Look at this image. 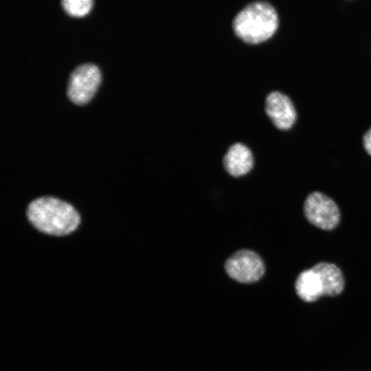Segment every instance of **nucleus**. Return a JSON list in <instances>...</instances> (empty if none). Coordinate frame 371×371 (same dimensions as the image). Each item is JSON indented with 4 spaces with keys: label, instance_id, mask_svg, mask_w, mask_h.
I'll return each instance as SVG.
<instances>
[{
    "label": "nucleus",
    "instance_id": "nucleus-1",
    "mask_svg": "<svg viewBox=\"0 0 371 371\" xmlns=\"http://www.w3.org/2000/svg\"><path fill=\"white\" fill-rule=\"evenodd\" d=\"M27 216L38 231L53 236H65L74 232L80 222L75 208L60 199L44 196L32 201Z\"/></svg>",
    "mask_w": 371,
    "mask_h": 371
},
{
    "label": "nucleus",
    "instance_id": "nucleus-2",
    "mask_svg": "<svg viewBox=\"0 0 371 371\" xmlns=\"http://www.w3.org/2000/svg\"><path fill=\"white\" fill-rule=\"evenodd\" d=\"M278 26V14L267 1H256L245 5L235 16L233 28L238 36L256 43L270 38Z\"/></svg>",
    "mask_w": 371,
    "mask_h": 371
},
{
    "label": "nucleus",
    "instance_id": "nucleus-3",
    "mask_svg": "<svg viewBox=\"0 0 371 371\" xmlns=\"http://www.w3.org/2000/svg\"><path fill=\"white\" fill-rule=\"evenodd\" d=\"M101 73L98 66L85 63L76 67L70 73L66 93L74 104H86L94 95L100 82Z\"/></svg>",
    "mask_w": 371,
    "mask_h": 371
},
{
    "label": "nucleus",
    "instance_id": "nucleus-4",
    "mask_svg": "<svg viewBox=\"0 0 371 371\" xmlns=\"http://www.w3.org/2000/svg\"><path fill=\"white\" fill-rule=\"evenodd\" d=\"M304 214L309 223L324 230L334 229L340 221L337 205L331 198L320 192H313L306 197Z\"/></svg>",
    "mask_w": 371,
    "mask_h": 371
},
{
    "label": "nucleus",
    "instance_id": "nucleus-5",
    "mask_svg": "<svg viewBox=\"0 0 371 371\" xmlns=\"http://www.w3.org/2000/svg\"><path fill=\"white\" fill-rule=\"evenodd\" d=\"M225 270L234 280L252 283L260 280L265 273V265L256 253L242 249L234 254L225 262Z\"/></svg>",
    "mask_w": 371,
    "mask_h": 371
},
{
    "label": "nucleus",
    "instance_id": "nucleus-6",
    "mask_svg": "<svg viewBox=\"0 0 371 371\" xmlns=\"http://www.w3.org/2000/svg\"><path fill=\"white\" fill-rule=\"evenodd\" d=\"M265 111L274 125L282 130L291 128L296 120V111L291 99L278 91L267 95Z\"/></svg>",
    "mask_w": 371,
    "mask_h": 371
},
{
    "label": "nucleus",
    "instance_id": "nucleus-7",
    "mask_svg": "<svg viewBox=\"0 0 371 371\" xmlns=\"http://www.w3.org/2000/svg\"><path fill=\"white\" fill-rule=\"evenodd\" d=\"M223 165L227 172L232 176H243L249 172L253 167V154L245 144L240 142L235 143L225 153Z\"/></svg>",
    "mask_w": 371,
    "mask_h": 371
},
{
    "label": "nucleus",
    "instance_id": "nucleus-8",
    "mask_svg": "<svg viewBox=\"0 0 371 371\" xmlns=\"http://www.w3.org/2000/svg\"><path fill=\"white\" fill-rule=\"evenodd\" d=\"M298 297L306 302H313L325 294L324 282L313 268L302 271L295 282Z\"/></svg>",
    "mask_w": 371,
    "mask_h": 371
},
{
    "label": "nucleus",
    "instance_id": "nucleus-9",
    "mask_svg": "<svg viewBox=\"0 0 371 371\" xmlns=\"http://www.w3.org/2000/svg\"><path fill=\"white\" fill-rule=\"evenodd\" d=\"M321 276L325 285V294L335 296L340 294L345 286V280L341 269L335 264L321 262L313 267Z\"/></svg>",
    "mask_w": 371,
    "mask_h": 371
},
{
    "label": "nucleus",
    "instance_id": "nucleus-10",
    "mask_svg": "<svg viewBox=\"0 0 371 371\" xmlns=\"http://www.w3.org/2000/svg\"><path fill=\"white\" fill-rule=\"evenodd\" d=\"M62 7L71 16H81L87 14L91 8V0H62Z\"/></svg>",
    "mask_w": 371,
    "mask_h": 371
},
{
    "label": "nucleus",
    "instance_id": "nucleus-11",
    "mask_svg": "<svg viewBox=\"0 0 371 371\" xmlns=\"http://www.w3.org/2000/svg\"><path fill=\"white\" fill-rule=\"evenodd\" d=\"M363 144L366 152L371 155V128L365 133Z\"/></svg>",
    "mask_w": 371,
    "mask_h": 371
}]
</instances>
